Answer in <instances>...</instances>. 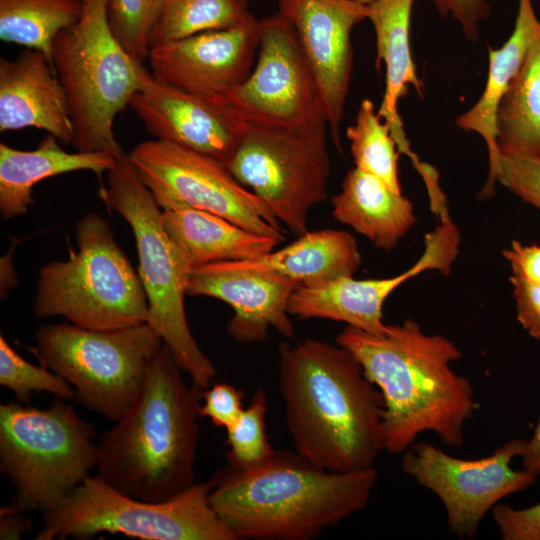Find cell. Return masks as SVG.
<instances>
[{"label":"cell","instance_id":"6da1fadb","mask_svg":"<svg viewBox=\"0 0 540 540\" xmlns=\"http://www.w3.org/2000/svg\"><path fill=\"white\" fill-rule=\"evenodd\" d=\"M279 389L298 454L331 472L374 467L385 403L351 352L312 338L281 343Z\"/></svg>","mask_w":540,"mask_h":540},{"label":"cell","instance_id":"7a4b0ae2","mask_svg":"<svg viewBox=\"0 0 540 540\" xmlns=\"http://www.w3.org/2000/svg\"><path fill=\"white\" fill-rule=\"evenodd\" d=\"M381 391L384 451L405 452L424 432L458 448L477 404L471 382L452 369L461 350L441 334H427L412 319L387 324L383 334L347 326L336 337Z\"/></svg>","mask_w":540,"mask_h":540},{"label":"cell","instance_id":"3957f363","mask_svg":"<svg viewBox=\"0 0 540 540\" xmlns=\"http://www.w3.org/2000/svg\"><path fill=\"white\" fill-rule=\"evenodd\" d=\"M376 482L374 467L331 472L274 450L257 464L216 472L209 503L236 540H310L364 510Z\"/></svg>","mask_w":540,"mask_h":540},{"label":"cell","instance_id":"277c9868","mask_svg":"<svg viewBox=\"0 0 540 540\" xmlns=\"http://www.w3.org/2000/svg\"><path fill=\"white\" fill-rule=\"evenodd\" d=\"M163 344L134 405L97 440L98 476L148 502L193 486L203 389L187 384Z\"/></svg>","mask_w":540,"mask_h":540},{"label":"cell","instance_id":"5b68a950","mask_svg":"<svg viewBox=\"0 0 540 540\" xmlns=\"http://www.w3.org/2000/svg\"><path fill=\"white\" fill-rule=\"evenodd\" d=\"M99 195L110 210L127 221L134 234L138 274L148 301L147 323L191 382L207 389L216 370L194 339L184 307L192 266L166 232L161 208L128 153L118 157L107 172Z\"/></svg>","mask_w":540,"mask_h":540},{"label":"cell","instance_id":"8992f818","mask_svg":"<svg viewBox=\"0 0 540 540\" xmlns=\"http://www.w3.org/2000/svg\"><path fill=\"white\" fill-rule=\"evenodd\" d=\"M81 2L78 21L55 37L51 61L67 95L76 150L118 158L125 151L113 124L138 90L144 65L112 32L108 0Z\"/></svg>","mask_w":540,"mask_h":540},{"label":"cell","instance_id":"52a82bcc","mask_svg":"<svg viewBox=\"0 0 540 540\" xmlns=\"http://www.w3.org/2000/svg\"><path fill=\"white\" fill-rule=\"evenodd\" d=\"M94 426L67 401L47 408L19 401L0 405V470L15 487L10 505L46 514L97 465Z\"/></svg>","mask_w":540,"mask_h":540},{"label":"cell","instance_id":"ba28073f","mask_svg":"<svg viewBox=\"0 0 540 540\" xmlns=\"http://www.w3.org/2000/svg\"><path fill=\"white\" fill-rule=\"evenodd\" d=\"M77 250L39 272L34 314L62 316L94 330L147 323L148 301L139 274L118 245L109 223L88 213L76 224Z\"/></svg>","mask_w":540,"mask_h":540},{"label":"cell","instance_id":"9c48e42d","mask_svg":"<svg viewBox=\"0 0 540 540\" xmlns=\"http://www.w3.org/2000/svg\"><path fill=\"white\" fill-rule=\"evenodd\" d=\"M35 340L30 351L74 388V401L115 422L137 401L163 345L148 323L113 330L47 324Z\"/></svg>","mask_w":540,"mask_h":540},{"label":"cell","instance_id":"30bf717a","mask_svg":"<svg viewBox=\"0 0 540 540\" xmlns=\"http://www.w3.org/2000/svg\"><path fill=\"white\" fill-rule=\"evenodd\" d=\"M209 491V483H195L169 500L148 502L89 475L43 514L35 539H87L106 532L143 540H236L212 509Z\"/></svg>","mask_w":540,"mask_h":540},{"label":"cell","instance_id":"8fae6325","mask_svg":"<svg viewBox=\"0 0 540 540\" xmlns=\"http://www.w3.org/2000/svg\"><path fill=\"white\" fill-rule=\"evenodd\" d=\"M327 128V123L289 129L246 122L225 163L296 236L308 231L311 209L328 197Z\"/></svg>","mask_w":540,"mask_h":540},{"label":"cell","instance_id":"7c38bea8","mask_svg":"<svg viewBox=\"0 0 540 540\" xmlns=\"http://www.w3.org/2000/svg\"><path fill=\"white\" fill-rule=\"evenodd\" d=\"M129 157L162 210L201 209L247 230L285 239L268 205L240 184L222 162L158 139L138 144Z\"/></svg>","mask_w":540,"mask_h":540},{"label":"cell","instance_id":"4fadbf2b","mask_svg":"<svg viewBox=\"0 0 540 540\" xmlns=\"http://www.w3.org/2000/svg\"><path fill=\"white\" fill-rule=\"evenodd\" d=\"M209 99L247 123L289 129L327 123L296 31L278 12L260 20L259 46L250 74Z\"/></svg>","mask_w":540,"mask_h":540},{"label":"cell","instance_id":"5bb4252c","mask_svg":"<svg viewBox=\"0 0 540 540\" xmlns=\"http://www.w3.org/2000/svg\"><path fill=\"white\" fill-rule=\"evenodd\" d=\"M526 443L521 438L509 440L491 455L469 460L453 457L433 444L415 442L405 451L401 468L439 498L449 530L460 539H472L486 514L503 498L536 482L533 473L511 467Z\"/></svg>","mask_w":540,"mask_h":540},{"label":"cell","instance_id":"9a60e30c","mask_svg":"<svg viewBox=\"0 0 540 540\" xmlns=\"http://www.w3.org/2000/svg\"><path fill=\"white\" fill-rule=\"evenodd\" d=\"M314 76L332 141L342 152L341 125L353 69L351 33L367 19L357 0H279Z\"/></svg>","mask_w":540,"mask_h":540},{"label":"cell","instance_id":"2e32d148","mask_svg":"<svg viewBox=\"0 0 540 540\" xmlns=\"http://www.w3.org/2000/svg\"><path fill=\"white\" fill-rule=\"evenodd\" d=\"M460 234L450 218L440 220L425 237L421 257L405 272L382 279L357 280L340 277L310 286H299L288 302L290 315L300 319H330L380 335L387 329L383 305L405 281L427 270L448 274L456 260Z\"/></svg>","mask_w":540,"mask_h":540},{"label":"cell","instance_id":"e0dca14e","mask_svg":"<svg viewBox=\"0 0 540 540\" xmlns=\"http://www.w3.org/2000/svg\"><path fill=\"white\" fill-rule=\"evenodd\" d=\"M259 38L260 20L252 16L233 28L156 44L147 56L150 72L164 83L213 98L250 74Z\"/></svg>","mask_w":540,"mask_h":540},{"label":"cell","instance_id":"ac0fdd59","mask_svg":"<svg viewBox=\"0 0 540 540\" xmlns=\"http://www.w3.org/2000/svg\"><path fill=\"white\" fill-rule=\"evenodd\" d=\"M129 107L156 139L212 157L224 165L246 123L209 98L156 79L145 66Z\"/></svg>","mask_w":540,"mask_h":540},{"label":"cell","instance_id":"d6986e66","mask_svg":"<svg viewBox=\"0 0 540 540\" xmlns=\"http://www.w3.org/2000/svg\"><path fill=\"white\" fill-rule=\"evenodd\" d=\"M300 285L286 276L237 268L230 261L192 267L187 294L219 299L233 309L227 332L239 343H262L273 328L286 338L295 331L288 302Z\"/></svg>","mask_w":540,"mask_h":540},{"label":"cell","instance_id":"ffe728a7","mask_svg":"<svg viewBox=\"0 0 540 540\" xmlns=\"http://www.w3.org/2000/svg\"><path fill=\"white\" fill-rule=\"evenodd\" d=\"M33 127L73 143L74 127L64 87L51 60L27 49L15 59L0 58V131Z\"/></svg>","mask_w":540,"mask_h":540},{"label":"cell","instance_id":"44dd1931","mask_svg":"<svg viewBox=\"0 0 540 540\" xmlns=\"http://www.w3.org/2000/svg\"><path fill=\"white\" fill-rule=\"evenodd\" d=\"M413 4L414 0H374L367 5V20L375 32L377 68L381 62L385 66V89L377 112L389 126L398 151L420 170L424 163L411 150L398 112L399 100L410 86L424 96V84L417 75L410 46Z\"/></svg>","mask_w":540,"mask_h":540},{"label":"cell","instance_id":"7402d4cb","mask_svg":"<svg viewBox=\"0 0 540 540\" xmlns=\"http://www.w3.org/2000/svg\"><path fill=\"white\" fill-rule=\"evenodd\" d=\"M540 30L532 0H518L512 33L497 49H489L488 76L477 102L455 119V124L466 132L482 137L488 151L489 173L481 196L494 194L495 172L500 155L496 119L500 103L521 68L525 56Z\"/></svg>","mask_w":540,"mask_h":540},{"label":"cell","instance_id":"603a6c76","mask_svg":"<svg viewBox=\"0 0 540 540\" xmlns=\"http://www.w3.org/2000/svg\"><path fill=\"white\" fill-rule=\"evenodd\" d=\"M116 162L117 158L108 152H68L51 134L28 151L0 143L1 216L11 219L25 214L33 204V187L46 178L81 170L100 177Z\"/></svg>","mask_w":540,"mask_h":540},{"label":"cell","instance_id":"cb8c5ba5","mask_svg":"<svg viewBox=\"0 0 540 540\" xmlns=\"http://www.w3.org/2000/svg\"><path fill=\"white\" fill-rule=\"evenodd\" d=\"M163 226L192 267L255 259L282 240L247 230L221 216L188 206L161 210Z\"/></svg>","mask_w":540,"mask_h":540},{"label":"cell","instance_id":"d4e9b609","mask_svg":"<svg viewBox=\"0 0 540 540\" xmlns=\"http://www.w3.org/2000/svg\"><path fill=\"white\" fill-rule=\"evenodd\" d=\"M331 203L336 220L385 251L394 249L416 223L409 199L356 167L347 173Z\"/></svg>","mask_w":540,"mask_h":540},{"label":"cell","instance_id":"484cf974","mask_svg":"<svg viewBox=\"0 0 540 540\" xmlns=\"http://www.w3.org/2000/svg\"><path fill=\"white\" fill-rule=\"evenodd\" d=\"M362 261L355 238L336 229L307 231L278 251L255 259L230 261L237 268L273 272L310 286L353 276Z\"/></svg>","mask_w":540,"mask_h":540},{"label":"cell","instance_id":"4316f807","mask_svg":"<svg viewBox=\"0 0 540 540\" xmlns=\"http://www.w3.org/2000/svg\"><path fill=\"white\" fill-rule=\"evenodd\" d=\"M496 128L499 148L540 155V30L500 103Z\"/></svg>","mask_w":540,"mask_h":540},{"label":"cell","instance_id":"83f0119b","mask_svg":"<svg viewBox=\"0 0 540 540\" xmlns=\"http://www.w3.org/2000/svg\"><path fill=\"white\" fill-rule=\"evenodd\" d=\"M81 12V0H0V39L42 51L51 60L55 37Z\"/></svg>","mask_w":540,"mask_h":540},{"label":"cell","instance_id":"f1b7e54d","mask_svg":"<svg viewBox=\"0 0 540 540\" xmlns=\"http://www.w3.org/2000/svg\"><path fill=\"white\" fill-rule=\"evenodd\" d=\"M253 15L248 0H168L151 35L153 45L238 26Z\"/></svg>","mask_w":540,"mask_h":540},{"label":"cell","instance_id":"f546056e","mask_svg":"<svg viewBox=\"0 0 540 540\" xmlns=\"http://www.w3.org/2000/svg\"><path fill=\"white\" fill-rule=\"evenodd\" d=\"M355 167L401 193L398 176L400 152L389 126L379 116L370 99L360 103L353 125L346 129Z\"/></svg>","mask_w":540,"mask_h":540},{"label":"cell","instance_id":"4dcf8cb0","mask_svg":"<svg viewBox=\"0 0 540 540\" xmlns=\"http://www.w3.org/2000/svg\"><path fill=\"white\" fill-rule=\"evenodd\" d=\"M0 385L12 391L17 401L27 404L34 392H48L55 398L74 400V388L61 376L36 366L19 355L0 335Z\"/></svg>","mask_w":540,"mask_h":540},{"label":"cell","instance_id":"1f68e13d","mask_svg":"<svg viewBox=\"0 0 540 540\" xmlns=\"http://www.w3.org/2000/svg\"><path fill=\"white\" fill-rule=\"evenodd\" d=\"M168 0H108L107 16L115 37L125 50L144 62L153 30Z\"/></svg>","mask_w":540,"mask_h":540},{"label":"cell","instance_id":"d6a6232c","mask_svg":"<svg viewBox=\"0 0 540 540\" xmlns=\"http://www.w3.org/2000/svg\"><path fill=\"white\" fill-rule=\"evenodd\" d=\"M266 411V393L259 387L239 418L226 429L228 463L239 467L251 466L265 460L275 450L266 433Z\"/></svg>","mask_w":540,"mask_h":540},{"label":"cell","instance_id":"836d02e7","mask_svg":"<svg viewBox=\"0 0 540 540\" xmlns=\"http://www.w3.org/2000/svg\"><path fill=\"white\" fill-rule=\"evenodd\" d=\"M495 180L540 210V156L500 148Z\"/></svg>","mask_w":540,"mask_h":540},{"label":"cell","instance_id":"e575fe53","mask_svg":"<svg viewBox=\"0 0 540 540\" xmlns=\"http://www.w3.org/2000/svg\"><path fill=\"white\" fill-rule=\"evenodd\" d=\"M492 517L503 540H540V502L523 509L498 503Z\"/></svg>","mask_w":540,"mask_h":540},{"label":"cell","instance_id":"d590c367","mask_svg":"<svg viewBox=\"0 0 540 540\" xmlns=\"http://www.w3.org/2000/svg\"><path fill=\"white\" fill-rule=\"evenodd\" d=\"M243 392L228 383H216L203 391L201 417H207L217 427L227 429L241 415Z\"/></svg>","mask_w":540,"mask_h":540},{"label":"cell","instance_id":"8d00e7d4","mask_svg":"<svg viewBox=\"0 0 540 540\" xmlns=\"http://www.w3.org/2000/svg\"><path fill=\"white\" fill-rule=\"evenodd\" d=\"M438 13L451 17L461 27L469 41L480 37V25L491 14V6L486 0H430Z\"/></svg>","mask_w":540,"mask_h":540},{"label":"cell","instance_id":"74e56055","mask_svg":"<svg viewBox=\"0 0 540 540\" xmlns=\"http://www.w3.org/2000/svg\"><path fill=\"white\" fill-rule=\"evenodd\" d=\"M516 303L517 320L524 330L540 341V284L510 276Z\"/></svg>","mask_w":540,"mask_h":540},{"label":"cell","instance_id":"f35d334b","mask_svg":"<svg viewBox=\"0 0 540 540\" xmlns=\"http://www.w3.org/2000/svg\"><path fill=\"white\" fill-rule=\"evenodd\" d=\"M503 255L510 264L512 275L540 284V245H524L514 240Z\"/></svg>","mask_w":540,"mask_h":540},{"label":"cell","instance_id":"ab89813d","mask_svg":"<svg viewBox=\"0 0 540 540\" xmlns=\"http://www.w3.org/2000/svg\"><path fill=\"white\" fill-rule=\"evenodd\" d=\"M12 507L10 504L0 509V539H21L24 532L31 530L32 519Z\"/></svg>","mask_w":540,"mask_h":540},{"label":"cell","instance_id":"60d3db41","mask_svg":"<svg viewBox=\"0 0 540 540\" xmlns=\"http://www.w3.org/2000/svg\"><path fill=\"white\" fill-rule=\"evenodd\" d=\"M521 457L523 468L538 476L540 474V414L533 434L527 440Z\"/></svg>","mask_w":540,"mask_h":540},{"label":"cell","instance_id":"b9f144b4","mask_svg":"<svg viewBox=\"0 0 540 540\" xmlns=\"http://www.w3.org/2000/svg\"><path fill=\"white\" fill-rule=\"evenodd\" d=\"M357 1H359V2H361V3H363V4H365V5H368V4H370L371 2H373L374 0H357Z\"/></svg>","mask_w":540,"mask_h":540},{"label":"cell","instance_id":"7bdbcfd3","mask_svg":"<svg viewBox=\"0 0 540 540\" xmlns=\"http://www.w3.org/2000/svg\"><path fill=\"white\" fill-rule=\"evenodd\" d=\"M538 156H540V155H538Z\"/></svg>","mask_w":540,"mask_h":540}]
</instances>
